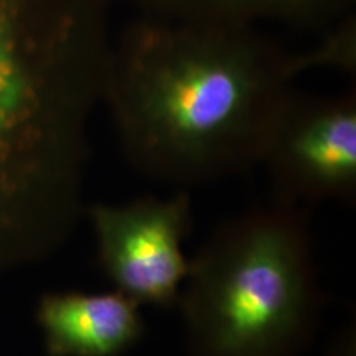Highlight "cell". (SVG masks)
<instances>
[{"mask_svg": "<svg viewBox=\"0 0 356 356\" xmlns=\"http://www.w3.org/2000/svg\"><path fill=\"white\" fill-rule=\"evenodd\" d=\"M299 74L269 26L139 13L113 37L102 106L129 165L202 185L259 165Z\"/></svg>", "mask_w": 356, "mask_h": 356, "instance_id": "1", "label": "cell"}, {"mask_svg": "<svg viewBox=\"0 0 356 356\" xmlns=\"http://www.w3.org/2000/svg\"><path fill=\"white\" fill-rule=\"evenodd\" d=\"M113 37L109 0H0V274L76 229Z\"/></svg>", "mask_w": 356, "mask_h": 356, "instance_id": "2", "label": "cell"}, {"mask_svg": "<svg viewBox=\"0 0 356 356\" xmlns=\"http://www.w3.org/2000/svg\"><path fill=\"white\" fill-rule=\"evenodd\" d=\"M177 305L195 356H292L320 322L309 213L277 202L218 228L190 259Z\"/></svg>", "mask_w": 356, "mask_h": 356, "instance_id": "3", "label": "cell"}, {"mask_svg": "<svg viewBox=\"0 0 356 356\" xmlns=\"http://www.w3.org/2000/svg\"><path fill=\"white\" fill-rule=\"evenodd\" d=\"M259 165L277 202L356 200V88L312 95L293 88L267 134Z\"/></svg>", "mask_w": 356, "mask_h": 356, "instance_id": "4", "label": "cell"}, {"mask_svg": "<svg viewBox=\"0 0 356 356\" xmlns=\"http://www.w3.org/2000/svg\"><path fill=\"white\" fill-rule=\"evenodd\" d=\"M88 216L101 267L115 291L139 305H177L190 273L181 248L191 228L188 193L149 195L122 207L97 203L89 207Z\"/></svg>", "mask_w": 356, "mask_h": 356, "instance_id": "5", "label": "cell"}, {"mask_svg": "<svg viewBox=\"0 0 356 356\" xmlns=\"http://www.w3.org/2000/svg\"><path fill=\"white\" fill-rule=\"evenodd\" d=\"M35 318L50 356H121L144 333L140 305L115 289L44 293Z\"/></svg>", "mask_w": 356, "mask_h": 356, "instance_id": "6", "label": "cell"}, {"mask_svg": "<svg viewBox=\"0 0 356 356\" xmlns=\"http://www.w3.org/2000/svg\"><path fill=\"white\" fill-rule=\"evenodd\" d=\"M139 13L248 22L262 26H291L325 32L350 15L355 0H134Z\"/></svg>", "mask_w": 356, "mask_h": 356, "instance_id": "7", "label": "cell"}, {"mask_svg": "<svg viewBox=\"0 0 356 356\" xmlns=\"http://www.w3.org/2000/svg\"><path fill=\"white\" fill-rule=\"evenodd\" d=\"M300 71L333 68L355 78L356 73V24L355 15H346L325 30V37L309 51L299 53Z\"/></svg>", "mask_w": 356, "mask_h": 356, "instance_id": "8", "label": "cell"}]
</instances>
